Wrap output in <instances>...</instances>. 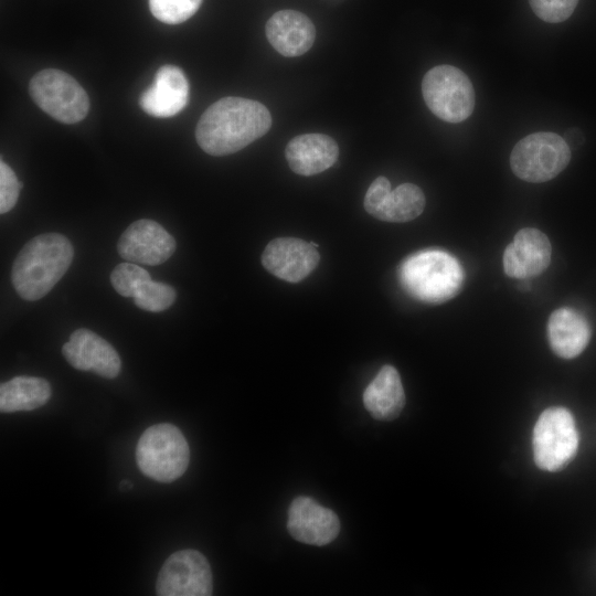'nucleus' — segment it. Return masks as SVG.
Instances as JSON below:
<instances>
[{
  "label": "nucleus",
  "instance_id": "f257e3e1",
  "mask_svg": "<svg viewBox=\"0 0 596 596\" xmlns=\"http://www.w3.org/2000/svg\"><path fill=\"white\" fill-rule=\"evenodd\" d=\"M269 110L257 100L224 97L213 103L200 117L195 138L211 156L234 153L264 136L270 128Z\"/></svg>",
  "mask_w": 596,
  "mask_h": 596
},
{
  "label": "nucleus",
  "instance_id": "f03ea898",
  "mask_svg": "<svg viewBox=\"0 0 596 596\" xmlns=\"http://www.w3.org/2000/svg\"><path fill=\"white\" fill-rule=\"evenodd\" d=\"M74 251L68 238L45 233L30 240L14 259L11 281L25 300L43 298L68 269Z\"/></svg>",
  "mask_w": 596,
  "mask_h": 596
},
{
  "label": "nucleus",
  "instance_id": "7ed1b4c3",
  "mask_svg": "<svg viewBox=\"0 0 596 596\" xmlns=\"http://www.w3.org/2000/svg\"><path fill=\"white\" fill-rule=\"evenodd\" d=\"M406 294L425 304H443L460 291L465 274L458 259L440 249H425L406 257L397 272Z\"/></svg>",
  "mask_w": 596,
  "mask_h": 596
},
{
  "label": "nucleus",
  "instance_id": "20e7f679",
  "mask_svg": "<svg viewBox=\"0 0 596 596\" xmlns=\"http://www.w3.org/2000/svg\"><path fill=\"white\" fill-rule=\"evenodd\" d=\"M136 460L145 476L169 483L185 472L190 449L177 426L168 423L156 424L140 436L136 447Z\"/></svg>",
  "mask_w": 596,
  "mask_h": 596
},
{
  "label": "nucleus",
  "instance_id": "39448f33",
  "mask_svg": "<svg viewBox=\"0 0 596 596\" xmlns=\"http://www.w3.org/2000/svg\"><path fill=\"white\" fill-rule=\"evenodd\" d=\"M422 93L428 109L447 123L466 120L473 111L476 96L469 77L453 65H437L423 77Z\"/></svg>",
  "mask_w": 596,
  "mask_h": 596
},
{
  "label": "nucleus",
  "instance_id": "423d86ee",
  "mask_svg": "<svg viewBox=\"0 0 596 596\" xmlns=\"http://www.w3.org/2000/svg\"><path fill=\"white\" fill-rule=\"evenodd\" d=\"M571 160V148L555 132L540 131L525 136L513 147L510 166L528 182L541 183L560 174Z\"/></svg>",
  "mask_w": 596,
  "mask_h": 596
},
{
  "label": "nucleus",
  "instance_id": "0eeeda50",
  "mask_svg": "<svg viewBox=\"0 0 596 596\" xmlns=\"http://www.w3.org/2000/svg\"><path fill=\"white\" fill-rule=\"evenodd\" d=\"M532 446L540 469L550 472L564 469L578 449V433L571 412L564 407L543 411L533 428Z\"/></svg>",
  "mask_w": 596,
  "mask_h": 596
},
{
  "label": "nucleus",
  "instance_id": "6e6552de",
  "mask_svg": "<svg viewBox=\"0 0 596 596\" xmlns=\"http://www.w3.org/2000/svg\"><path fill=\"white\" fill-rule=\"evenodd\" d=\"M29 92L43 111L63 124L78 123L89 110L85 89L70 74L60 70L38 72L30 81Z\"/></svg>",
  "mask_w": 596,
  "mask_h": 596
},
{
  "label": "nucleus",
  "instance_id": "1a4fd4ad",
  "mask_svg": "<svg viewBox=\"0 0 596 596\" xmlns=\"http://www.w3.org/2000/svg\"><path fill=\"white\" fill-rule=\"evenodd\" d=\"M212 571L206 557L196 550L171 554L161 566L156 593L159 596H210Z\"/></svg>",
  "mask_w": 596,
  "mask_h": 596
},
{
  "label": "nucleus",
  "instance_id": "9d476101",
  "mask_svg": "<svg viewBox=\"0 0 596 596\" xmlns=\"http://www.w3.org/2000/svg\"><path fill=\"white\" fill-rule=\"evenodd\" d=\"M363 204L365 211L377 220L402 223L422 214L425 195L413 183H402L392 191L389 179L381 175L369 187Z\"/></svg>",
  "mask_w": 596,
  "mask_h": 596
},
{
  "label": "nucleus",
  "instance_id": "9b49d317",
  "mask_svg": "<svg viewBox=\"0 0 596 596\" xmlns=\"http://www.w3.org/2000/svg\"><path fill=\"white\" fill-rule=\"evenodd\" d=\"M121 258L142 265H160L175 251L174 238L159 223L152 220H138L121 234L118 245Z\"/></svg>",
  "mask_w": 596,
  "mask_h": 596
},
{
  "label": "nucleus",
  "instance_id": "f8f14e48",
  "mask_svg": "<svg viewBox=\"0 0 596 596\" xmlns=\"http://www.w3.org/2000/svg\"><path fill=\"white\" fill-rule=\"evenodd\" d=\"M318 245L296 237H277L270 241L263 254V266L274 276L299 283L311 274L320 260Z\"/></svg>",
  "mask_w": 596,
  "mask_h": 596
},
{
  "label": "nucleus",
  "instance_id": "ddd939ff",
  "mask_svg": "<svg viewBox=\"0 0 596 596\" xmlns=\"http://www.w3.org/2000/svg\"><path fill=\"white\" fill-rule=\"evenodd\" d=\"M287 529L302 543L322 546L332 542L340 531L338 515L310 497H297L288 510Z\"/></svg>",
  "mask_w": 596,
  "mask_h": 596
},
{
  "label": "nucleus",
  "instance_id": "4468645a",
  "mask_svg": "<svg viewBox=\"0 0 596 596\" xmlns=\"http://www.w3.org/2000/svg\"><path fill=\"white\" fill-rule=\"evenodd\" d=\"M66 361L81 371H92L106 379L120 372V358L114 347L95 332L81 328L75 330L62 347Z\"/></svg>",
  "mask_w": 596,
  "mask_h": 596
},
{
  "label": "nucleus",
  "instance_id": "2eb2a0df",
  "mask_svg": "<svg viewBox=\"0 0 596 596\" xmlns=\"http://www.w3.org/2000/svg\"><path fill=\"white\" fill-rule=\"evenodd\" d=\"M549 238L533 227L520 230L503 253L504 273L512 278L525 279L543 273L551 262Z\"/></svg>",
  "mask_w": 596,
  "mask_h": 596
},
{
  "label": "nucleus",
  "instance_id": "dca6fc26",
  "mask_svg": "<svg viewBox=\"0 0 596 596\" xmlns=\"http://www.w3.org/2000/svg\"><path fill=\"white\" fill-rule=\"evenodd\" d=\"M189 102V82L175 65L159 67L151 86L139 97L141 109L157 118H169L180 113Z\"/></svg>",
  "mask_w": 596,
  "mask_h": 596
},
{
  "label": "nucleus",
  "instance_id": "f3484780",
  "mask_svg": "<svg viewBox=\"0 0 596 596\" xmlns=\"http://www.w3.org/2000/svg\"><path fill=\"white\" fill-rule=\"evenodd\" d=\"M265 31L272 46L287 57L305 54L316 38L312 21L295 10H280L274 13L267 21Z\"/></svg>",
  "mask_w": 596,
  "mask_h": 596
},
{
  "label": "nucleus",
  "instance_id": "a211bd4d",
  "mask_svg": "<svg viewBox=\"0 0 596 596\" xmlns=\"http://www.w3.org/2000/svg\"><path fill=\"white\" fill-rule=\"evenodd\" d=\"M285 156L290 169L300 175H313L329 169L337 161L339 147L323 134H305L292 138Z\"/></svg>",
  "mask_w": 596,
  "mask_h": 596
},
{
  "label": "nucleus",
  "instance_id": "6ab92c4d",
  "mask_svg": "<svg viewBox=\"0 0 596 596\" xmlns=\"http://www.w3.org/2000/svg\"><path fill=\"white\" fill-rule=\"evenodd\" d=\"M590 332L586 318L574 309H556L549 318L550 345L560 358L573 359L581 354L589 342Z\"/></svg>",
  "mask_w": 596,
  "mask_h": 596
},
{
  "label": "nucleus",
  "instance_id": "aec40b11",
  "mask_svg": "<svg viewBox=\"0 0 596 596\" xmlns=\"http://www.w3.org/2000/svg\"><path fill=\"white\" fill-rule=\"evenodd\" d=\"M363 404L377 421H392L401 414L405 405V393L394 366L381 368L363 392Z\"/></svg>",
  "mask_w": 596,
  "mask_h": 596
},
{
  "label": "nucleus",
  "instance_id": "412c9836",
  "mask_svg": "<svg viewBox=\"0 0 596 596\" xmlns=\"http://www.w3.org/2000/svg\"><path fill=\"white\" fill-rule=\"evenodd\" d=\"M50 397L51 385L42 377L21 375L0 385L2 413L32 411L46 404Z\"/></svg>",
  "mask_w": 596,
  "mask_h": 596
},
{
  "label": "nucleus",
  "instance_id": "4be33fe9",
  "mask_svg": "<svg viewBox=\"0 0 596 596\" xmlns=\"http://www.w3.org/2000/svg\"><path fill=\"white\" fill-rule=\"evenodd\" d=\"M175 297L172 286L150 279L138 289L134 301L142 310L160 312L171 307Z\"/></svg>",
  "mask_w": 596,
  "mask_h": 596
},
{
  "label": "nucleus",
  "instance_id": "5701e85b",
  "mask_svg": "<svg viewBox=\"0 0 596 596\" xmlns=\"http://www.w3.org/2000/svg\"><path fill=\"white\" fill-rule=\"evenodd\" d=\"M151 14L167 24H179L200 9L202 0H148Z\"/></svg>",
  "mask_w": 596,
  "mask_h": 596
},
{
  "label": "nucleus",
  "instance_id": "b1692460",
  "mask_svg": "<svg viewBox=\"0 0 596 596\" xmlns=\"http://www.w3.org/2000/svg\"><path fill=\"white\" fill-rule=\"evenodd\" d=\"M150 279L149 273L134 263L118 264L110 274V283L114 289L119 295L131 298Z\"/></svg>",
  "mask_w": 596,
  "mask_h": 596
},
{
  "label": "nucleus",
  "instance_id": "393cba45",
  "mask_svg": "<svg viewBox=\"0 0 596 596\" xmlns=\"http://www.w3.org/2000/svg\"><path fill=\"white\" fill-rule=\"evenodd\" d=\"M579 0H529L531 9L538 18L549 23L567 20Z\"/></svg>",
  "mask_w": 596,
  "mask_h": 596
},
{
  "label": "nucleus",
  "instance_id": "a878e982",
  "mask_svg": "<svg viewBox=\"0 0 596 596\" xmlns=\"http://www.w3.org/2000/svg\"><path fill=\"white\" fill-rule=\"evenodd\" d=\"M21 183L13 170L3 161H0V213L9 212L17 203Z\"/></svg>",
  "mask_w": 596,
  "mask_h": 596
},
{
  "label": "nucleus",
  "instance_id": "bb28decb",
  "mask_svg": "<svg viewBox=\"0 0 596 596\" xmlns=\"http://www.w3.org/2000/svg\"><path fill=\"white\" fill-rule=\"evenodd\" d=\"M564 139L570 148L571 147L576 148L578 145L583 142V134L577 128H573L566 131Z\"/></svg>",
  "mask_w": 596,
  "mask_h": 596
}]
</instances>
